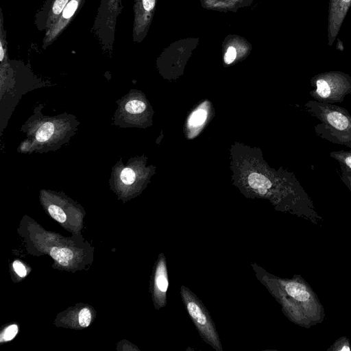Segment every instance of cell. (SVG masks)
Masks as SVG:
<instances>
[{
  "mask_svg": "<svg viewBox=\"0 0 351 351\" xmlns=\"http://www.w3.org/2000/svg\"><path fill=\"white\" fill-rule=\"evenodd\" d=\"M85 0H70L54 25L45 32L42 47L45 49L51 45L66 28L75 16L82 8Z\"/></svg>",
  "mask_w": 351,
  "mask_h": 351,
  "instance_id": "obj_5",
  "label": "cell"
},
{
  "mask_svg": "<svg viewBox=\"0 0 351 351\" xmlns=\"http://www.w3.org/2000/svg\"><path fill=\"white\" fill-rule=\"evenodd\" d=\"M314 88L311 96L318 102L335 104L341 103L351 94V76L343 71H332L319 73L311 79Z\"/></svg>",
  "mask_w": 351,
  "mask_h": 351,
  "instance_id": "obj_2",
  "label": "cell"
},
{
  "mask_svg": "<svg viewBox=\"0 0 351 351\" xmlns=\"http://www.w3.org/2000/svg\"><path fill=\"white\" fill-rule=\"evenodd\" d=\"M304 109L319 121L314 126L318 136L351 149V114L346 108L313 100L307 101Z\"/></svg>",
  "mask_w": 351,
  "mask_h": 351,
  "instance_id": "obj_1",
  "label": "cell"
},
{
  "mask_svg": "<svg viewBox=\"0 0 351 351\" xmlns=\"http://www.w3.org/2000/svg\"><path fill=\"white\" fill-rule=\"evenodd\" d=\"M70 0H46L35 16L37 28L45 32L56 23Z\"/></svg>",
  "mask_w": 351,
  "mask_h": 351,
  "instance_id": "obj_8",
  "label": "cell"
},
{
  "mask_svg": "<svg viewBox=\"0 0 351 351\" xmlns=\"http://www.w3.org/2000/svg\"><path fill=\"white\" fill-rule=\"evenodd\" d=\"M145 104L139 100H132L125 105L126 110L132 114L141 113L145 109Z\"/></svg>",
  "mask_w": 351,
  "mask_h": 351,
  "instance_id": "obj_16",
  "label": "cell"
},
{
  "mask_svg": "<svg viewBox=\"0 0 351 351\" xmlns=\"http://www.w3.org/2000/svg\"><path fill=\"white\" fill-rule=\"evenodd\" d=\"M156 5V0H135L134 4V20L132 38L139 43L146 34L151 19V14Z\"/></svg>",
  "mask_w": 351,
  "mask_h": 351,
  "instance_id": "obj_7",
  "label": "cell"
},
{
  "mask_svg": "<svg viewBox=\"0 0 351 351\" xmlns=\"http://www.w3.org/2000/svg\"><path fill=\"white\" fill-rule=\"evenodd\" d=\"M18 332V326L12 324L7 327L2 332L1 336V341H8L12 340Z\"/></svg>",
  "mask_w": 351,
  "mask_h": 351,
  "instance_id": "obj_18",
  "label": "cell"
},
{
  "mask_svg": "<svg viewBox=\"0 0 351 351\" xmlns=\"http://www.w3.org/2000/svg\"><path fill=\"white\" fill-rule=\"evenodd\" d=\"M51 256L58 261L61 265L66 266L69 265V261L71 260L73 254V252L66 247H53L50 251Z\"/></svg>",
  "mask_w": 351,
  "mask_h": 351,
  "instance_id": "obj_11",
  "label": "cell"
},
{
  "mask_svg": "<svg viewBox=\"0 0 351 351\" xmlns=\"http://www.w3.org/2000/svg\"><path fill=\"white\" fill-rule=\"evenodd\" d=\"M123 0H101L93 32L103 50L112 51L114 40L117 18L123 10Z\"/></svg>",
  "mask_w": 351,
  "mask_h": 351,
  "instance_id": "obj_4",
  "label": "cell"
},
{
  "mask_svg": "<svg viewBox=\"0 0 351 351\" xmlns=\"http://www.w3.org/2000/svg\"><path fill=\"white\" fill-rule=\"evenodd\" d=\"M48 210L50 215L57 221L63 223L66 221V215L60 207L50 205Z\"/></svg>",
  "mask_w": 351,
  "mask_h": 351,
  "instance_id": "obj_17",
  "label": "cell"
},
{
  "mask_svg": "<svg viewBox=\"0 0 351 351\" xmlns=\"http://www.w3.org/2000/svg\"><path fill=\"white\" fill-rule=\"evenodd\" d=\"M281 284L288 295L296 301L306 302L309 300L310 294L303 285L294 281H287Z\"/></svg>",
  "mask_w": 351,
  "mask_h": 351,
  "instance_id": "obj_10",
  "label": "cell"
},
{
  "mask_svg": "<svg viewBox=\"0 0 351 351\" xmlns=\"http://www.w3.org/2000/svg\"><path fill=\"white\" fill-rule=\"evenodd\" d=\"M248 183L250 186L254 189H258L261 187L269 189L273 184L269 179L258 173H252L249 176Z\"/></svg>",
  "mask_w": 351,
  "mask_h": 351,
  "instance_id": "obj_13",
  "label": "cell"
},
{
  "mask_svg": "<svg viewBox=\"0 0 351 351\" xmlns=\"http://www.w3.org/2000/svg\"><path fill=\"white\" fill-rule=\"evenodd\" d=\"M341 350H350V348L348 347H344L341 348Z\"/></svg>",
  "mask_w": 351,
  "mask_h": 351,
  "instance_id": "obj_24",
  "label": "cell"
},
{
  "mask_svg": "<svg viewBox=\"0 0 351 351\" xmlns=\"http://www.w3.org/2000/svg\"><path fill=\"white\" fill-rule=\"evenodd\" d=\"M54 132V125L52 123L47 122L43 124L38 130L36 138L39 142L47 141Z\"/></svg>",
  "mask_w": 351,
  "mask_h": 351,
  "instance_id": "obj_14",
  "label": "cell"
},
{
  "mask_svg": "<svg viewBox=\"0 0 351 351\" xmlns=\"http://www.w3.org/2000/svg\"><path fill=\"white\" fill-rule=\"evenodd\" d=\"M330 156L335 160L340 167L351 173V149L332 151Z\"/></svg>",
  "mask_w": 351,
  "mask_h": 351,
  "instance_id": "obj_12",
  "label": "cell"
},
{
  "mask_svg": "<svg viewBox=\"0 0 351 351\" xmlns=\"http://www.w3.org/2000/svg\"><path fill=\"white\" fill-rule=\"evenodd\" d=\"M154 287L156 297L159 307L167 303V292L169 287L168 272L165 256L160 254L154 274Z\"/></svg>",
  "mask_w": 351,
  "mask_h": 351,
  "instance_id": "obj_9",
  "label": "cell"
},
{
  "mask_svg": "<svg viewBox=\"0 0 351 351\" xmlns=\"http://www.w3.org/2000/svg\"><path fill=\"white\" fill-rule=\"evenodd\" d=\"M13 268L15 272L20 276L24 277L27 274V271L25 266L19 261H15L13 263Z\"/></svg>",
  "mask_w": 351,
  "mask_h": 351,
  "instance_id": "obj_22",
  "label": "cell"
},
{
  "mask_svg": "<svg viewBox=\"0 0 351 351\" xmlns=\"http://www.w3.org/2000/svg\"><path fill=\"white\" fill-rule=\"evenodd\" d=\"M120 178L121 181L125 184H132L136 178L134 171L130 168H125L122 170Z\"/></svg>",
  "mask_w": 351,
  "mask_h": 351,
  "instance_id": "obj_19",
  "label": "cell"
},
{
  "mask_svg": "<svg viewBox=\"0 0 351 351\" xmlns=\"http://www.w3.org/2000/svg\"><path fill=\"white\" fill-rule=\"evenodd\" d=\"M185 308L202 339L216 351H223L219 334L207 308L189 289L180 287Z\"/></svg>",
  "mask_w": 351,
  "mask_h": 351,
  "instance_id": "obj_3",
  "label": "cell"
},
{
  "mask_svg": "<svg viewBox=\"0 0 351 351\" xmlns=\"http://www.w3.org/2000/svg\"><path fill=\"white\" fill-rule=\"evenodd\" d=\"M350 8L351 0H329L327 38L330 47L336 40Z\"/></svg>",
  "mask_w": 351,
  "mask_h": 351,
  "instance_id": "obj_6",
  "label": "cell"
},
{
  "mask_svg": "<svg viewBox=\"0 0 351 351\" xmlns=\"http://www.w3.org/2000/svg\"><path fill=\"white\" fill-rule=\"evenodd\" d=\"M79 324L82 327L89 326L91 320V315L90 311L87 308H82L79 313Z\"/></svg>",
  "mask_w": 351,
  "mask_h": 351,
  "instance_id": "obj_20",
  "label": "cell"
},
{
  "mask_svg": "<svg viewBox=\"0 0 351 351\" xmlns=\"http://www.w3.org/2000/svg\"><path fill=\"white\" fill-rule=\"evenodd\" d=\"M258 193L261 195H265L267 192V189L263 187L257 189Z\"/></svg>",
  "mask_w": 351,
  "mask_h": 351,
  "instance_id": "obj_23",
  "label": "cell"
},
{
  "mask_svg": "<svg viewBox=\"0 0 351 351\" xmlns=\"http://www.w3.org/2000/svg\"><path fill=\"white\" fill-rule=\"evenodd\" d=\"M237 51L236 49L230 46L228 48L227 51L224 56V61L226 64H231L236 58Z\"/></svg>",
  "mask_w": 351,
  "mask_h": 351,
  "instance_id": "obj_21",
  "label": "cell"
},
{
  "mask_svg": "<svg viewBox=\"0 0 351 351\" xmlns=\"http://www.w3.org/2000/svg\"><path fill=\"white\" fill-rule=\"evenodd\" d=\"M206 112L204 110L199 109L191 114L189 123L191 126L200 125L206 121Z\"/></svg>",
  "mask_w": 351,
  "mask_h": 351,
  "instance_id": "obj_15",
  "label": "cell"
}]
</instances>
